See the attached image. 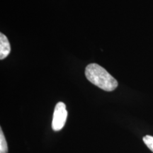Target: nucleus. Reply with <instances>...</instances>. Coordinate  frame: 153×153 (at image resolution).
I'll list each match as a JSON object with an SVG mask.
<instances>
[{
    "mask_svg": "<svg viewBox=\"0 0 153 153\" xmlns=\"http://www.w3.org/2000/svg\"><path fill=\"white\" fill-rule=\"evenodd\" d=\"M85 76L89 82L100 89L106 91H112L118 87V82L114 76L99 65L92 63L87 66Z\"/></svg>",
    "mask_w": 153,
    "mask_h": 153,
    "instance_id": "f257e3e1",
    "label": "nucleus"
},
{
    "mask_svg": "<svg viewBox=\"0 0 153 153\" xmlns=\"http://www.w3.org/2000/svg\"><path fill=\"white\" fill-rule=\"evenodd\" d=\"M68 111L66 105L63 102H58L55 107L52 121V128L54 131H59L65 125Z\"/></svg>",
    "mask_w": 153,
    "mask_h": 153,
    "instance_id": "f03ea898",
    "label": "nucleus"
},
{
    "mask_svg": "<svg viewBox=\"0 0 153 153\" xmlns=\"http://www.w3.org/2000/svg\"><path fill=\"white\" fill-rule=\"evenodd\" d=\"M11 46L8 38L4 34L0 33V60H4L9 55Z\"/></svg>",
    "mask_w": 153,
    "mask_h": 153,
    "instance_id": "7ed1b4c3",
    "label": "nucleus"
},
{
    "mask_svg": "<svg viewBox=\"0 0 153 153\" xmlns=\"http://www.w3.org/2000/svg\"><path fill=\"white\" fill-rule=\"evenodd\" d=\"M0 153H8V145L1 128H0Z\"/></svg>",
    "mask_w": 153,
    "mask_h": 153,
    "instance_id": "20e7f679",
    "label": "nucleus"
},
{
    "mask_svg": "<svg viewBox=\"0 0 153 153\" xmlns=\"http://www.w3.org/2000/svg\"><path fill=\"white\" fill-rule=\"evenodd\" d=\"M143 140L145 144L147 145V147L153 152V136L147 135L143 137Z\"/></svg>",
    "mask_w": 153,
    "mask_h": 153,
    "instance_id": "39448f33",
    "label": "nucleus"
}]
</instances>
